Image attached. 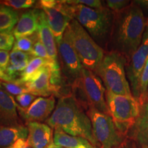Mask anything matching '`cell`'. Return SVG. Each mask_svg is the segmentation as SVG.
<instances>
[{
  "mask_svg": "<svg viewBox=\"0 0 148 148\" xmlns=\"http://www.w3.org/2000/svg\"><path fill=\"white\" fill-rule=\"evenodd\" d=\"M56 44L64 77L71 85L74 81L80 77L84 66L71 42L64 35L62 39L56 41Z\"/></svg>",
  "mask_w": 148,
  "mask_h": 148,
  "instance_id": "cell-10",
  "label": "cell"
},
{
  "mask_svg": "<svg viewBox=\"0 0 148 148\" xmlns=\"http://www.w3.org/2000/svg\"><path fill=\"white\" fill-rule=\"evenodd\" d=\"M56 100L54 96L48 97H37L32 104L26 109L17 106V111L19 116L27 123L29 122H41L46 121L47 117L52 114L54 110Z\"/></svg>",
  "mask_w": 148,
  "mask_h": 148,
  "instance_id": "cell-11",
  "label": "cell"
},
{
  "mask_svg": "<svg viewBox=\"0 0 148 148\" xmlns=\"http://www.w3.org/2000/svg\"><path fill=\"white\" fill-rule=\"evenodd\" d=\"M30 54L34 57H38V58H44L46 59V60H51L49 58V55H48L45 46L40 41L38 38L35 42L34 47H33L32 51Z\"/></svg>",
  "mask_w": 148,
  "mask_h": 148,
  "instance_id": "cell-30",
  "label": "cell"
},
{
  "mask_svg": "<svg viewBox=\"0 0 148 148\" xmlns=\"http://www.w3.org/2000/svg\"><path fill=\"white\" fill-rule=\"evenodd\" d=\"M142 106H143V111H144L146 114H148V103H145Z\"/></svg>",
  "mask_w": 148,
  "mask_h": 148,
  "instance_id": "cell-36",
  "label": "cell"
},
{
  "mask_svg": "<svg viewBox=\"0 0 148 148\" xmlns=\"http://www.w3.org/2000/svg\"><path fill=\"white\" fill-rule=\"evenodd\" d=\"M32 56L29 53L23 52L16 49H12L10 53V62L5 73L14 81L18 79L20 74L28 65Z\"/></svg>",
  "mask_w": 148,
  "mask_h": 148,
  "instance_id": "cell-18",
  "label": "cell"
},
{
  "mask_svg": "<svg viewBox=\"0 0 148 148\" xmlns=\"http://www.w3.org/2000/svg\"><path fill=\"white\" fill-rule=\"evenodd\" d=\"M50 60H46L44 58L33 56L27 67L20 74L19 77L13 82L19 84H24L25 83L31 82L36 77L40 69L44 66L49 64Z\"/></svg>",
  "mask_w": 148,
  "mask_h": 148,
  "instance_id": "cell-21",
  "label": "cell"
},
{
  "mask_svg": "<svg viewBox=\"0 0 148 148\" xmlns=\"http://www.w3.org/2000/svg\"><path fill=\"white\" fill-rule=\"evenodd\" d=\"M28 129L23 125L4 126L0 125V148H7L19 139H27Z\"/></svg>",
  "mask_w": 148,
  "mask_h": 148,
  "instance_id": "cell-19",
  "label": "cell"
},
{
  "mask_svg": "<svg viewBox=\"0 0 148 148\" xmlns=\"http://www.w3.org/2000/svg\"><path fill=\"white\" fill-rule=\"evenodd\" d=\"M106 104L110 115L119 132L125 136L140 114V105L134 96L121 95L106 90Z\"/></svg>",
  "mask_w": 148,
  "mask_h": 148,
  "instance_id": "cell-7",
  "label": "cell"
},
{
  "mask_svg": "<svg viewBox=\"0 0 148 148\" xmlns=\"http://www.w3.org/2000/svg\"><path fill=\"white\" fill-rule=\"evenodd\" d=\"M14 42L12 33L0 32V50H10L14 47Z\"/></svg>",
  "mask_w": 148,
  "mask_h": 148,
  "instance_id": "cell-28",
  "label": "cell"
},
{
  "mask_svg": "<svg viewBox=\"0 0 148 148\" xmlns=\"http://www.w3.org/2000/svg\"><path fill=\"white\" fill-rule=\"evenodd\" d=\"M148 88V58L140 75L139 81V102L140 106L145 102V96Z\"/></svg>",
  "mask_w": 148,
  "mask_h": 148,
  "instance_id": "cell-25",
  "label": "cell"
},
{
  "mask_svg": "<svg viewBox=\"0 0 148 148\" xmlns=\"http://www.w3.org/2000/svg\"><path fill=\"white\" fill-rule=\"evenodd\" d=\"M114 148H128V147H127V144L125 143V142H124V143H122L121 145L118 146V147H114Z\"/></svg>",
  "mask_w": 148,
  "mask_h": 148,
  "instance_id": "cell-38",
  "label": "cell"
},
{
  "mask_svg": "<svg viewBox=\"0 0 148 148\" xmlns=\"http://www.w3.org/2000/svg\"><path fill=\"white\" fill-rule=\"evenodd\" d=\"M38 15V29L37 35L38 39L45 46L49 58L52 60H58V49L56 39L48 24L47 16L41 9L37 8Z\"/></svg>",
  "mask_w": 148,
  "mask_h": 148,
  "instance_id": "cell-13",
  "label": "cell"
},
{
  "mask_svg": "<svg viewBox=\"0 0 148 148\" xmlns=\"http://www.w3.org/2000/svg\"><path fill=\"white\" fill-rule=\"evenodd\" d=\"M86 114L91 122L94 138L101 148H114L124 143V136L109 114L94 108H88Z\"/></svg>",
  "mask_w": 148,
  "mask_h": 148,
  "instance_id": "cell-8",
  "label": "cell"
},
{
  "mask_svg": "<svg viewBox=\"0 0 148 148\" xmlns=\"http://www.w3.org/2000/svg\"><path fill=\"white\" fill-rule=\"evenodd\" d=\"M64 2L71 5L80 4L95 9L101 8L103 7L101 1L99 0H66L64 1Z\"/></svg>",
  "mask_w": 148,
  "mask_h": 148,
  "instance_id": "cell-31",
  "label": "cell"
},
{
  "mask_svg": "<svg viewBox=\"0 0 148 148\" xmlns=\"http://www.w3.org/2000/svg\"><path fill=\"white\" fill-rule=\"evenodd\" d=\"M7 148H32L27 139H19Z\"/></svg>",
  "mask_w": 148,
  "mask_h": 148,
  "instance_id": "cell-34",
  "label": "cell"
},
{
  "mask_svg": "<svg viewBox=\"0 0 148 148\" xmlns=\"http://www.w3.org/2000/svg\"><path fill=\"white\" fill-rule=\"evenodd\" d=\"M126 62V58L117 51L105 52L101 63L94 73L100 77L106 90L116 95H132L125 73Z\"/></svg>",
  "mask_w": 148,
  "mask_h": 148,
  "instance_id": "cell-5",
  "label": "cell"
},
{
  "mask_svg": "<svg viewBox=\"0 0 148 148\" xmlns=\"http://www.w3.org/2000/svg\"><path fill=\"white\" fill-rule=\"evenodd\" d=\"M48 24L56 39V42L62 39L66 28L73 18L66 10L64 1H58V4L51 8H43Z\"/></svg>",
  "mask_w": 148,
  "mask_h": 148,
  "instance_id": "cell-12",
  "label": "cell"
},
{
  "mask_svg": "<svg viewBox=\"0 0 148 148\" xmlns=\"http://www.w3.org/2000/svg\"><path fill=\"white\" fill-rule=\"evenodd\" d=\"M53 143L64 148H95L86 138L66 134L60 129H55Z\"/></svg>",
  "mask_w": 148,
  "mask_h": 148,
  "instance_id": "cell-20",
  "label": "cell"
},
{
  "mask_svg": "<svg viewBox=\"0 0 148 148\" xmlns=\"http://www.w3.org/2000/svg\"><path fill=\"white\" fill-rule=\"evenodd\" d=\"M148 58V20L141 43L132 56L127 60L125 73L128 78L132 95L138 101L140 75Z\"/></svg>",
  "mask_w": 148,
  "mask_h": 148,
  "instance_id": "cell-9",
  "label": "cell"
},
{
  "mask_svg": "<svg viewBox=\"0 0 148 148\" xmlns=\"http://www.w3.org/2000/svg\"><path fill=\"white\" fill-rule=\"evenodd\" d=\"M47 148H64V147H59V146L56 145L52 141L50 144H49V145H48V147Z\"/></svg>",
  "mask_w": 148,
  "mask_h": 148,
  "instance_id": "cell-37",
  "label": "cell"
},
{
  "mask_svg": "<svg viewBox=\"0 0 148 148\" xmlns=\"http://www.w3.org/2000/svg\"><path fill=\"white\" fill-rule=\"evenodd\" d=\"M148 103V88H147V93H146V96H145V103ZM144 103V104H145Z\"/></svg>",
  "mask_w": 148,
  "mask_h": 148,
  "instance_id": "cell-39",
  "label": "cell"
},
{
  "mask_svg": "<svg viewBox=\"0 0 148 148\" xmlns=\"http://www.w3.org/2000/svg\"><path fill=\"white\" fill-rule=\"evenodd\" d=\"M71 86V95L84 110L94 108L109 114L105 97L106 90L100 77L95 73L84 67L80 77Z\"/></svg>",
  "mask_w": 148,
  "mask_h": 148,
  "instance_id": "cell-4",
  "label": "cell"
},
{
  "mask_svg": "<svg viewBox=\"0 0 148 148\" xmlns=\"http://www.w3.org/2000/svg\"><path fill=\"white\" fill-rule=\"evenodd\" d=\"M36 98V96L32 95V94L23 93L16 96L15 101L18 106L21 108L26 109L34 102Z\"/></svg>",
  "mask_w": 148,
  "mask_h": 148,
  "instance_id": "cell-29",
  "label": "cell"
},
{
  "mask_svg": "<svg viewBox=\"0 0 148 148\" xmlns=\"http://www.w3.org/2000/svg\"><path fill=\"white\" fill-rule=\"evenodd\" d=\"M66 7L71 18L76 20L101 48L107 49L113 26L114 12L107 7L95 9L67 3Z\"/></svg>",
  "mask_w": 148,
  "mask_h": 148,
  "instance_id": "cell-3",
  "label": "cell"
},
{
  "mask_svg": "<svg viewBox=\"0 0 148 148\" xmlns=\"http://www.w3.org/2000/svg\"><path fill=\"white\" fill-rule=\"evenodd\" d=\"M64 35L71 42L83 66L94 73L104 56L103 48L75 19L70 22Z\"/></svg>",
  "mask_w": 148,
  "mask_h": 148,
  "instance_id": "cell-6",
  "label": "cell"
},
{
  "mask_svg": "<svg viewBox=\"0 0 148 148\" xmlns=\"http://www.w3.org/2000/svg\"><path fill=\"white\" fill-rule=\"evenodd\" d=\"M143 148H148V146H143Z\"/></svg>",
  "mask_w": 148,
  "mask_h": 148,
  "instance_id": "cell-41",
  "label": "cell"
},
{
  "mask_svg": "<svg viewBox=\"0 0 148 148\" xmlns=\"http://www.w3.org/2000/svg\"><path fill=\"white\" fill-rule=\"evenodd\" d=\"M0 80H3L5 82H13V80L7 75L4 71L0 67Z\"/></svg>",
  "mask_w": 148,
  "mask_h": 148,
  "instance_id": "cell-35",
  "label": "cell"
},
{
  "mask_svg": "<svg viewBox=\"0 0 148 148\" xmlns=\"http://www.w3.org/2000/svg\"><path fill=\"white\" fill-rule=\"evenodd\" d=\"M19 16L13 8L0 4V32L12 33Z\"/></svg>",
  "mask_w": 148,
  "mask_h": 148,
  "instance_id": "cell-22",
  "label": "cell"
},
{
  "mask_svg": "<svg viewBox=\"0 0 148 148\" xmlns=\"http://www.w3.org/2000/svg\"><path fill=\"white\" fill-rule=\"evenodd\" d=\"M130 3V1H125V0H108V1H106L107 8L114 12H117L123 10L128 6Z\"/></svg>",
  "mask_w": 148,
  "mask_h": 148,
  "instance_id": "cell-32",
  "label": "cell"
},
{
  "mask_svg": "<svg viewBox=\"0 0 148 148\" xmlns=\"http://www.w3.org/2000/svg\"><path fill=\"white\" fill-rule=\"evenodd\" d=\"M24 84L28 90L29 93L32 94L36 97L53 95L52 88L50 84V69L49 64L44 66L40 69L39 73L37 74L33 80L25 83Z\"/></svg>",
  "mask_w": 148,
  "mask_h": 148,
  "instance_id": "cell-17",
  "label": "cell"
},
{
  "mask_svg": "<svg viewBox=\"0 0 148 148\" xmlns=\"http://www.w3.org/2000/svg\"><path fill=\"white\" fill-rule=\"evenodd\" d=\"M134 136L143 146H148V114L140 111L134 126Z\"/></svg>",
  "mask_w": 148,
  "mask_h": 148,
  "instance_id": "cell-23",
  "label": "cell"
},
{
  "mask_svg": "<svg viewBox=\"0 0 148 148\" xmlns=\"http://www.w3.org/2000/svg\"><path fill=\"white\" fill-rule=\"evenodd\" d=\"M37 1L35 0H3L0 1V4H2L14 10H19V9H27L32 8Z\"/></svg>",
  "mask_w": 148,
  "mask_h": 148,
  "instance_id": "cell-26",
  "label": "cell"
},
{
  "mask_svg": "<svg viewBox=\"0 0 148 148\" xmlns=\"http://www.w3.org/2000/svg\"><path fill=\"white\" fill-rule=\"evenodd\" d=\"M0 125L14 126L21 124L18 115L16 102L13 96L0 89Z\"/></svg>",
  "mask_w": 148,
  "mask_h": 148,
  "instance_id": "cell-14",
  "label": "cell"
},
{
  "mask_svg": "<svg viewBox=\"0 0 148 148\" xmlns=\"http://www.w3.org/2000/svg\"><path fill=\"white\" fill-rule=\"evenodd\" d=\"M45 123L54 130L60 129L68 134L86 138L94 146L97 145L89 117L72 95L59 99L54 110Z\"/></svg>",
  "mask_w": 148,
  "mask_h": 148,
  "instance_id": "cell-2",
  "label": "cell"
},
{
  "mask_svg": "<svg viewBox=\"0 0 148 148\" xmlns=\"http://www.w3.org/2000/svg\"><path fill=\"white\" fill-rule=\"evenodd\" d=\"M38 9H32L23 12L20 16L12 34L16 39L23 37L31 36L37 32L38 29Z\"/></svg>",
  "mask_w": 148,
  "mask_h": 148,
  "instance_id": "cell-16",
  "label": "cell"
},
{
  "mask_svg": "<svg viewBox=\"0 0 148 148\" xmlns=\"http://www.w3.org/2000/svg\"><path fill=\"white\" fill-rule=\"evenodd\" d=\"M10 62V53L8 51L0 50V67L5 72Z\"/></svg>",
  "mask_w": 148,
  "mask_h": 148,
  "instance_id": "cell-33",
  "label": "cell"
},
{
  "mask_svg": "<svg viewBox=\"0 0 148 148\" xmlns=\"http://www.w3.org/2000/svg\"><path fill=\"white\" fill-rule=\"evenodd\" d=\"M3 90L11 95H19L23 93H29L25 84H16L15 82H1Z\"/></svg>",
  "mask_w": 148,
  "mask_h": 148,
  "instance_id": "cell-27",
  "label": "cell"
},
{
  "mask_svg": "<svg viewBox=\"0 0 148 148\" xmlns=\"http://www.w3.org/2000/svg\"><path fill=\"white\" fill-rule=\"evenodd\" d=\"M38 38V37L37 33L31 36L17 38V39H16V41L14 42V47L12 49L23 51V52L31 53L32 51L35 42L36 41Z\"/></svg>",
  "mask_w": 148,
  "mask_h": 148,
  "instance_id": "cell-24",
  "label": "cell"
},
{
  "mask_svg": "<svg viewBox=\"0 0 148 148\" xmlns=\"http://www.w3.org/2000/svg\"><path fill=\"white\" fill-rule=\"evenodd\" d=\"M0 89H3L2 85H1V81H0Z\"/></svg>",
  "mask_w": 148,
  "mask_h": 148,
  "instance_id": "cell-40",
  "label": "cell"
},
{
  "mask_svg": "<svg viewBox=\"0 0 148 148\" xmlns=\"http://www.w3.org/2000/svg\"><path fill=\"white\" fill-rule=\"evenodd\" d=\"M28 129V140L32 148H47L52 139L51 127L41 122H29L26 123Z\"/></svg>",
  "mask_w": 148,
  "mask_h": 148,
  "instance_id": "cell-15",
  "label": "cell"
},
{
  "mask_svg": "<svg viewBox=\"0 0 148 148\" xmlns=\"http://www.w3.org/2000/svg\"><path fill=\"white\" fill-rule=\"evenodd\" d=\"M146 24L143 10L137 3H131L123 10L114 12L110 51H117L129 60L141 43Z\"/></svg>",
  "mask_w": 148,
  "mask_h": 148,
  "instance_id": "cell-1",
  "label": "cell"
}]
</instances>
